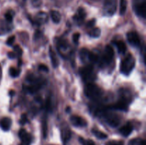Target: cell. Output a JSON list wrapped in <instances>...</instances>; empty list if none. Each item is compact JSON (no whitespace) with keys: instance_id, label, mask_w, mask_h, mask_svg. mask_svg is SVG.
Segmentation results:
<instances>
[{"instance_id":"1","label":"cell","mask_w":146,"mask_h":145,"mask_svg":"<svg viewBox=\"0 0 146 145\" xmlns=\"http://www.w3.org/2000/svg\"><path fill=\"white\" fill-rule=\"evenodd\" d=\"M135 65V60L131 54H128L122 60L120 65V71L123 74L128 75L133 70Z\"/></svg>"},{"instance_id":"2","label":"cell","mask_w":146,"mask_h":145,"mask_svg":"<svg viewBox=\"0 0 146 145\" xmlns=\"http://www.w3.org/2000/svg\"><path fill=\"white\" fill-rule=\"evenodd\" d=\"M84 92L87 98L94 100H98L102 95V90L101 88L97 85L91 83V82H89L86 85Z\"/></svg>"},{"instance_id":"3","label":"cell","mask_w":146,"mask_h":145,"mask_svg":"<svg viewBox=\"0 0 146 145\" xmlns=\"http://www.w3.org/2000/svg\"><path fill=\"white\" fill-rule=\"evenodd\" d=\"M80 74L82 77L83 80L87 82H91L94 80L95 78V75L94 72V68L91 65L84 67L80 70Z\"/></svg>"},{"instance_id":"4","label":"cell","mask_w":146,"mask_h":145,"mask_svg":"<svg viewBox=\"0 0 146 145\" xmlns=\"http://www.w3.org/2000/svg\"><path fill=\"white\" fill-rule=\"evenodd\" d=\"M105 115L106 122L111 127H117L118 125H119L121 119H120L119 117H118L117 115H115V114H113V113H108V114L105 113V115Z\"/></svg>"},{"instance_id":"5","label":"cell","mask_w":146,"mask_h":145,"mask_svg":"<svg viewBox=\"0 0 146 145\" xmlns=\"http://www.w3.org/2000/svg\"><path fill=\"white\" fill-rule=\"evenodd\" d=\"M104 11L108 15H113L116 11L115 0H106L104 4Z\"/></svg>"},{"instance_id":"6","label":"cell","mask_w":146,"mask_h":145,"mask_svg":"<svg viewBox=\"0 0 146 145\" xmlns=\"http://www.w3.org/2000/svg\"><path fill=\"white\" fill-rule=\"evenodd\" d=\"M70 122L76 127H84L87 126V121L84 118L78 115H72L70 117Z\"/></svg>"},{"instance_id":"7","label":"cell","mask_w":146,"mask_h":145,"mask_svg":"<svg viewBox=\"0 0 146 145\" xmlns=\"http://www.w3.org/2000/svg\"><path fill=\"white\" fill-rule=\"evenodd\" d=\"M127 39L128 42L131 44V45L133 46H138L141 43L140 37L138 34L135 31H131L127 34Z\"/></svg>"},{"instance_id":"8","label":"cell","mask_w":146,"mask_h":145,"mask_svg":"<svg viewBox=\"0 0 146 145\" xmlns=\"http://www.w3.org/2000/svg\"><path fill=\"white\" fill-rule=\"evenodd\" d=\"M19 136L21 141L22 145H29L31 142V136L25 129H21L19 132Z\"/></svg>"},{"instance_id":"9","label":"cell","mask_w":146,"mask_h":145,"mask_svg":"<svg viewBox=\"0 0 146 145\" xmlns=\"http://www.w3.org/2000/svg\"><path fill=\"white\" fill-rule=\"evenodd\" d=\"M29 80L30 82H31V85L27 87V91H29L30 93H34V92H36L37 90H38V89L41 88V82H40L39 81L37 80L36 79L29 78Z\"/></svg>"},{"instance_id":"10","label":"cell","mask_w":146,"mask_h":145,"mask_svg":"<svg viewBox=\"0 0 146 145\" xmlns=\"http://www.w3.org/2000/svg\"><path fill=\"white\" fill-rule=\"evenodd\" d=\"M135 11L137 15L140 16L145 18V13H146V2L145 0L141 3H138L135 6Z\"/></svg>"},{"instance_id":"11","label":"cell","mask_w":146,"mask_h":145,"mask_svg":"<svg viewBox=\"0 0 146 145\" xmlns=\"http://www.w3.org/2000/svg\"><path fill=\"white\" fill-rule=\"evenodd\" d=\"M114 55V51L112 46L110 45H108L106 46L105 51H104V61L106 63H109L111 61H112Z\"/></svg>"},{"instance_id":"12","label":"cell","mask_w":146,"mask_h":145,"mask_svg":"<svg viewBox=\"0 0 146 145\" xmlns=\"http://www.w3.org/2000/svg\"><path fill=\"white\" fill-rule=\"evenodd\" d=\"M86 16V11L85 10H84V9L79 8L78 9L75 15L74 16V19L80 24L84 19H85Z\"/></svg>"},{"instance_id":"13","label":"cell","mask_w":146,"mask_h":145,"mask_svg":"<svg viewBox=\"0 0 146 145\" xmlns=\"http://www.w3.org/2000/svg\"><path fill=\"white\" fill-rule=\"evenodd\" d=\"M110 108H112V109H118V110H122V111H126L128 109V104H127V100H126L123 99L118 101L117 103H115V105H112Z\"/></svg>"},{"instance_id":"14","label":"cell","mask_w":146,"mask_h":145,"mask_svg":"<svg viewBox=\"0 0 146 145\" xmlns=\"http://www.w3.org/2000/svg\"><path fill=\"white\" fill-rule=\"evenodd\" d=\"M11 119L9 117H4L0 119V127L4 131H8L11 128Z\"/></svg>"},{"instance_id":"15","label":"cell","mask_w":146,"mask_h":145,"mask_svg":"<svg viewBox=\"0 0 146 145\" xmlns=\"http://www.w3.org/2000/svg\"><path fill=\"white\" fill-rule=\"evenodd\" d=\"M133 130V125L130 123H127L126 125L120 128L119 132L123 136H128L131 134Z\"/></svg>"},{"instance_id":"16","label":"cell","mask_w":146,"mask_h":145,"mask_svg":"<svg viewBox=\"0 0 146 145\" xmlns=\"http://www.w3.org/2000/svg\"><path fill=\"white\" fill-rule=\"evenodd\" d=\"M48 53H49V57L50 59H51V63H52V65L54 66V68H57L58 65V58H57L55 52L53 50L52 47H49V51H48Z\"/></svg>"},{"instance_id":"17","label":"cell","mask_w":146,"mask_h":145,"mask_svg":"<svg viewBox=\"0 0 146 145\" xmlns=\"http://www.w3.org/2000/svg\"><path fill=\"white\" fill-rule=\"evenodd\" d=\"M50 16H51V18L52 19V21H54L56 24H58L61 21V14L58 12V11H56V10H51V12H50Z\"/></svg>"},{"instance_id":"18","label":"cell","mask_w":146,"mask_h":145,"mask_svg":"<svg viewBox=\"0 0 146 145\" xmlns=\"http://www.w3.org/2000/svg\"><path fill=\"white\" fill-rule=\"evenodd\" d=\"M36 22L38 24H41L46 22L48 20V16L45 12H39L36 15Z\"/></svg>"},{"instance_id":"19","label":"cell","mask_w":146,"mask_h":145,"mask_svg":"<svg viewBox=\"0 0 146 145\" xmlns=\"http://www.w3.org/2000/svg\"><path fill=\"white\" fill-rule=\"evenodd\" d=\"M115 45H116L118 51L120 53H125L126 51V45L122 41H117L115 42Z\"/></svg>"},{"instance_id":"20","label":"cell","mask_w":146,"mask_h":145,"mask_svg":"<svg viewBox=\"0 0 146 145\" xmlns=\"http://www.w3.org/2000/svg\"><path fill=\"white\" fill-rule=\"evenodd\" d=\"M71 131L68 129H66L64 130L61 131V138H62V140L64 142V143H66V142H68L70 139V138H71Z\"/></svg>"},{"instance_id":"21","label":"cell","mask_w":146,"mask_h":145,"mask_svg":"<svg viewBox=\"0 0 146 145\" xmlns=\"http://www.w3.org/2000/svg\"><path fill=\"white\" fill-rule=\"evenodd\" d=\"M88 35L92 38H98L101 35V29L98 27H94L88 32Z\"/></svg>"},{"instance_id":"22","label":"cell","mask_w":146,"mask_h":145,"mask_svg":"<svg viewBox=\"0 0 146 145\" xmlns=\"http://www.w3.org/2000/svg\"><path fill=\"white\" fill-rule=\"evenodd\" d=\"M92 132H93V134H94L99 139H105L108 137V135H107L106 134L104 133V132H101V131L98 130V129H94L92 130Z\"/></svg>"},{"instance_id":"23","label":"cell","mask_w":146,"mask_h":145,"mask_svg":"<svg viewBox=\"0 0 146 145\" xmlns=\"http://www.w3.org/2000/svg\"><path fill=\"white\" fill-rule=\"evenodd\" d=\"M127 9V0H120V10L119 12L121 15H123L126 11Z\"/></svg>"},{"instance_id":"24","label":"cell","mask_w":146,"mask_h":145,"mask_svg":"<svg viewBox=\"0 0 146 145\" xmlns=\"http://www.w3.org/2000/svg\"><path fill=\"white\" fill-rule=\"evenodd\" d=\"M19 74L20 71L17 68H14V67H11V68H9V75L12 78H17L19 75Z\"/></svg>"},{"instance_id":"25","label":"cell","mask_w":146,"mask_h":145,"mask_svg":"<svg viewBox=\"0 0 146 145\" xmlns=\"http://www.w3.org/2000/svg\"><path fill=\"white\" fill-rule=\"evenodd\" d=\"M88 60L91 63H96L98 61V56H97L96 54H94L92 52H88Z\"/></svg>"},{"instance_id":"26","label":"cell","mask_w":146,"mask_h":145,"mask_svg":"<svg viewBox=\"0 0 146 145\" xmlns=\"http://www.w3.org/2000/svg\"><path fill=\"white\" fill-rule=\"evenodd\" d=\"M106 145H124V142L123 141L121 140H112L106 142Z\"/></svg>"},{"instance_id":"27","label":"cell","mask_w":146,"mask_h":145,"mask_svg":"<svg viewBox=\"0 0 146 145\" xmlns=\"http://www.w3.org/2000/svg\"><path fill=\"white\" fill-rule=\"evenodd\" d=\"M79 140L81 143H83V144L84 145H95V143L93 140L91 139H88V140L85 141L84 139H82L81 137L79 138Z\"/></svg>"},{"instance_id":"28","label":"cell","mask_w":146,"mask_h":145,"mask_svg":"<svg viewBox=\"0 0 146 145\" xmlns=\"http://www.w3.org/2000/svg\"><path fill=\"white\" fill-rule=\"evenodd\" d=\"M4 16H5L6 20H7V21H9V22H11V21H12L13 15H12V14L11 13V11H8V12L6 13L5 15H4Z\"/></svg>"},{"instance_id":"29","label":"cell","mask_w":146,"mask_h":145,"mask_svg":"<svg viewBox=\"0 0 146 145\" xmlns=\"http://www.w3.org/2000/svg\"><path fill=\"white\" fill-rule=\"evenodd\" d=\"M27 122H28V119H27V115L26 114H22L21 116V119H20V123L21 125H25Z\"/></svg>"},{"instance_id":"30","label":"cell","mask_w":146,"mask_h":145,"mask_svg":"<svg viewBox=\"0 0 146 145\" xmlns=\"http://www.w3.org/2000/svg\"><path fill=\"white\" fill-rule=\"evenodd\" d=\"M79 38H80V34L78 32L75 33V34L73 35V41L75 44H78V41H79Z\"/></svg>"},{"instance_id":"31","label":"cell","mask_w":146,"mask_h":145,"mask_svg":"<svg viewBox=\"0 0 146 145\" xmlns=\"http://www.w3.org/2000/svg\"><path fill=\"white\" fill-rule=\"evenodd\" d=\"M14 41H15V36H11L9 37L8 39H7V44L8 45H11L14 44Z\"/></svg>"},{"instance_id":"32","label":"cell","mask_w":146,"mask_h":145,"mask_svg":"<svg viewBox=\"0 0 146 145\" xmlns=\"http://www.w3.org/2000/svg\"><path fill=\"white\" fill-rule=\"evenodd\" d=\"M38 69H39L40 71H45V72H48V67L46 65H44V64H40V65H38Z\"/></svg>"},{"instance_id":"33","label":"cell","mask_w":146,"mask_h":145,"mask_svg":"<svg viewBox=\"0 0 146 145\" xmlns=\"http://www.w3.org/2000/svg\"><path fill=\"white\" fill-rule=\"evenodd\" d=\"M95 23H96V19L93 18V19L90 20L86 24V26L87 27H93L94 25H95Z\"/></svg>"},{"instance_id":"34","label":"cell","mask_w":146,"mask_h":145,"mask_svg":"<svg viewBox=\"0 0 146 145\" xmlns=\"http://www.w3.org/2000/svg\"><path fill=\"white\" fill-rule=\"evenodd\" d=\"M135 145H145V142L144 140H140V139H136Z\"/></svg>"},{"instance_id":"35","label":"cell","mask_w":146,"mask_h":145,"mask_svg":"<svg viewBox=\"0 0 146 145\" xmlns=\"http://www.w3.org/2000/svg\"><path fill=\"white\" fill-rule=\"evenodd\" d=\"M8 56H9V58H11V59H13V58H15L16 54L14 53V52H9V53H8Z\"/></svg>"},{"instance_id":"36","label":"cell","mask_w":146,"mask_h":145,"mask_svg":"<svg viewBox=\"0 0 146 145\" xmlns=\"http://www.w3.org/2000/svg\"><path fill=\"white\" fill-rule=\"evenodd\" d=\"M14 49H15L16 51H17L19 53H21V49L19 48V45H16V46L14 47Z\"/></svg>"},{"instance_id":"37","label":"cell","mask_w":146,"mask_h":145,"mask_svg":"<svg viewBox=\"0 0 146 145\" xmlns=\"http://www.w3.org/2000/svg\"><path fill=\"white\" fill-rule=\"evenodd\" d=\"M14 91H13V90H11V91H10V92H9V94L11 95V96H12V95H13V94H14Z\"/></svg>"},{"instance_id":"38","label":"cell","mask_w":146,"mask_h":145,"mask_svg":"<svg viewBox=\"0 0 146 145\" xmlns=\"http://www.w3.org/2000/svg\"><path fill=\"white\" fill-rule=\"evenodd\" d=\"M69 110H70V108H69V107H68V108H67V109H66V111H67V112H68V111H69Z\"/></svg>"},{"instance_id":"39","label":"cell","mask_w":146,"mask_h":145,"mask_svg":"<svg viewBox=\"0 0 146 145\" xmlns=\"http://www.w3.org/2000/svg\"><path fill=\"white\" fill-rule=\"evenodd\" d=\"M49 145H54V144H49Z\"/></svg>"}]
</instances>
